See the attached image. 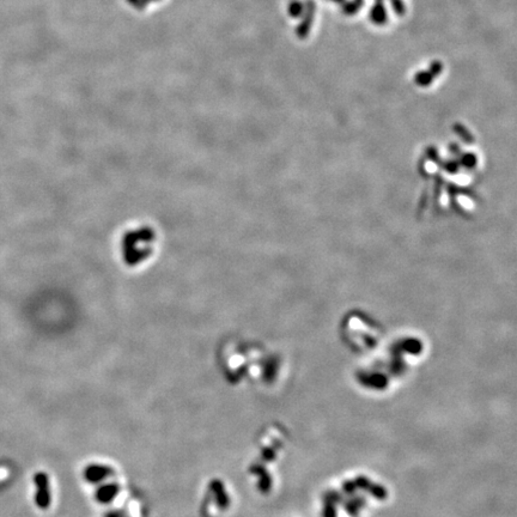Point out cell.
<instances>
[{
  "mask_svg": "<svg viewBox=\"0 0 517 517\" xmlns=\"http://www.w3.org/2000/svg\"><path fill=\"white\" fill-rule=\"evenodd\" d=\"M153 240V234L150 230L139 229L138 231H133L124 240L125 258L130 263H138L145 260L151 253Z\"/></svg>",
  "mask_w": 517,
  "mask_h": 517,
  "instance_id": "1",
  "label": "cell"
},
{
  "mask_svg": "<svg viewBox=\"0 0 517 517\" xmlns=\"http://www.w3.org/2000/svg\"><path fill=\"white\" fill-rule=\"evenodd\" d=\"M35 482L37 485V504L41 508H46L49 504V492H48V481L44 474H37L35 478Z\"/></svg>",
  "mask_w": 517,
  "mask_h": 517,
  "instance_id": "2",
  "label": "cell"
}]
</instances>
